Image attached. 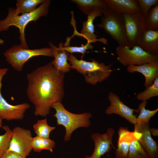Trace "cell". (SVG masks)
<instances>
[{"label": "cell", "instance_id": "1", "mask_svg": "<svg viewBox=\"0 0 158 158\" xmlns=\"http://www.w3.org/2000/svg\"><path fill=\"white\" fill-rule=\"evenodd\" d=\"M64 77V73L57 71L51 61L27 74L26 94L35 116L46 117L54 103L62 102Z\"/></svg>", "mask_w": 158, "mask_h": 158}, {"label": "cell", "instance_id": "2", "mask_svg": "<svg viewBox=\"0 0 158 158\" xmlns=\"http://www.w3.org/2000/svg\"><path fill=\"white\" fill-rule=\"evenodd\" d=\"M51 1H45L34 11L29 13L16 15L13 8H9L6 18L0 20V32L8 30L10 27L14 26L19 30L20 44L24 48H29L25 40V31L26 26L31 21L36 22L41 17L47 16L49 11Z\"/></svg>", "mask_w": 158, "mask_h": 158}, {"label": "cell", "instance_id": "3", "mask_svg": "<svg viewBox=\"0 0 158 158\" xmlns=\"http://www.w3.org/2000/svg\"><path fill=\"white\" fill-rule=\"evenodd\" d=\"M87 61L82 59H78L73 54H69L68 61L70 62L71 69H75L83 75L87 83L95 85L108 78L111 75L112 64L106 65L94 59Z\"/></svg>", "mask_w": 158, "mask_h": 158}, {"label": "cell", "instance_id": "4", "mask_svg": "<svg viewBox=\"0 0 158 158\" xmlns=\"http://www.w3.org/2000/svg\"><path fill=\"white\" fill-rule=\"evenodd\" d=\"M52 108L56 111L53 116L56 119L57 125H62L65 128V141L70 140L72 133L76 129L80 127H88L90 125V119L92 116L90 113H72L67 110L60 102L54 103Z\"/></svg>", "mask_w": 158, "mask_h": 158}, {"label": "cell", "instance_id": "5", "mask_svg": "<svg viewBox=\"0 0 158 158\" xmlns=\"http://www.w3.org/2000/svg\"><path fill=\"white\" fill-rule=\"evenodd\" d=\"M4 56L6 61L15 70L21 72L25 64L30 59L41 56L53 57V54L50 47L31 49L24 48L20 44L8 49L4 53Z\"/></svg>", "mask_w": 158, "mask_h": 158}, {"label": "cell", "instance_id": "6", "mask_svg": "<svg viewBox=\"0 0 158 158\" xmlns=\"http://www.w3.org/2000/svg\"><path fill=\"white\" fill-rule=\"evenodd\" d=\"M96 26L104 29L119 45L127 47L122 15L109 8L103 14L101 23Z\"/></svg>", "mask_w": 158, "mask_h": 158}, {"label": "cell", "instance_id": "7", "mask_svg": "<svg viewBox=\"0 0 158 158\" xmlns=\"http://www.w3.org/2000/svg\"><path fill=\"white\" fill-rule=\"evenodd\" d=\"M116 51L117 60L125 66L140 65L158 60V55L149 54L137 45L132 49L118 45L116 48Z\"/></svg>", "mask_w": 158, "mask_h": 158}, {"label": "cell", "instance_id": "8", "mask_svg": "<svg viewBox=\"0 0 158 158\" xmlns=\"http://www.w3.org/2000/svg\"><path fill=\"white\" fill-rule=\"evenodd\" d=\"M125 27L127 47L132 49L137 45L145 30V17L141 12L122 15Z\"/></svg>", "mask_w": 158, "mask_h": 158}, {"label": "cell", "instance_id": "9", "mask_svg": "<svg viewBox=\"0 0 158 158\" xmlns=\"http://www.w3.org/2000/svg\"><path fill=\"white\" fill-rule=\"evenodd\" d=\"M12 131V138L7 151H13L26 157L32 150L33 137L31 131L19 126L15 127Z\"/></svg>", "mask_w": 158, "mask_h": 158}, {"label": "cell", "instance_id": "10", "mask_svg": "<svg viewBox=\"0 0 158 158\" xmlns=\"http://www.w3.org/2000/svg\"><path fill=\"white\" fill-rule=\"evenodd\" d=\"M4 77L3 75L0 73V118L7 121L22 120L26 111L30 108V105L26 102L13 105L6 101L1 92Z\"/></svg>", "mask_w": 158, "mask_h": 158}, {"label": "cell", "instance_id": "11", "mask_svg": "<svg viewBox=\"0 0 158 158\" xmlns=\"http://www.w3.org/2000/svg\"><path fill=\"white\" fill-rule=\"evenodd\" d=\"M108 99L110 105L105 110L107 115L115 114L125 118L130 123L135 124L137 115L134 114L135 112L139 113L138 109H135L130 108L125 105L120 99L119 97L112 92L108 95Z\"/></svg>", "mask_w": 158, "mask_h": 158}, {"label": "cell", "instance_id": "12", "mask_svg": "<svg viewBox=\"0 0 158 158\" xmlns=\"http://www.w3.org/2000/svg\"><path fill=\"white\" fill-rule=\"evenodd\" d=\"M115 133L114 129L109 128L104 134L92 133L91 137L94 142V150L91 156H86L85 158H101L109 152L111 150L112 146L114 147L112 141Z\"/></svg>", "mask_w": 158, "mask_h": 158}, {"label": "cell", "instance_id": "13", "mask_svg": "<svg viewBox=\"0 0 158 158\" xmlns=\"http://www.w3.org/2000/svg\"><path fill=\"white\" fill-rule=\"evenodd\" d=\"M149 122L134 124V130L141 134L138 139L150 158H158V147L157 142L152 138Z\"/></svg>", "mask_w": 158, "mask_h": 158}, {"label": "cell", "instance_id": "14", "mask_svg": "<svg viewBox=\"0 0 158 158\" xmlns=\"http://www.w3.org/2000/svg\"><path fill=\"white\" fill-rule=\"evenodd\" d=\"M118 133L117 148L115 153L116 158H126L130 144L140 137L141 134L137 131H130L127 127H120Z\"/></svg>", "mask_w": 158, "mask_h": 158}, {"label": "cell", "instance_id": "15", "mask_svg": "<svg viewBox=\"0 0 158 158\" xmlns=\"http://www.w3.org/2000/svg\"><path fill=\"white\" fill-rule=\"evenodd\" d=\"M102 13L98 11H94L90 12L87 16V20L83 23L82 27L80 32L76 35L86 39L87 42L89 43L99 41L105 44H107L106 39L104 38L98 39L97 35L94 33V21L96 18L102 17Z\"/></svg>", "mask_w": 158, "mask_h": 158}, {"label": "cell", "instance_id": "16", "mask_svg": "<svg viewBox=\"0 0 158 158\" xmlns=\"http://www.w3.org/2000/svg\"><path fill=\"white\" fill-rule=\"evenodd\" d=\"M127 70L131 73L138 72L143 75L145 78L144 86L146 87L151 85L158 77V60L140 65H130L127 66Z\"/></svg>", "mask_w": 158, "mask_h": 158}, {"label": "cell", "instance_id": "17", "mask_svg": "<svg viewBox=\"0 0 158 158\" xmlns=\"http://www.w3.org/2000/svg\"><path fill=\"white\" fill-rule=\"evenodd\" d=\"M137 45L149 54L158 55V31L145 30Z\"/></svg>", "mask_w": 158, "mask_h": 158}, {"label": "cell", "instance_id": "18", "mask_svg": "<svg viewBox=\"0 0 158 158\" xmlns=\"http://www.w3.org/2000/svg\"><path fill=\"white\" fill-rule=\"evenodd\" d=\"M49 44L53 51L54 59L51 62L54 68L57 71L64 74L70 71V64L68 62L69 53L50 42Z\"/></svg>", "mask_w": 158, "mask_h": 158}, {"label": "cell", "instance_id": "19", "mask_svg": "<svg viewBox=\"0 0 158 158\" xmlns=\"http://www.w3.org/2000/svg\"><path fill=\"white\" fill-rule=\"evenodd\" d=\"M104 0L109 8L121 15L140 12L136 0Z\"/></svg>", "mask_w": 158, "mask_h": 158}, {"label": "cell", "instance_id": "20", "mask_svg": "<svg viewBox=\"0 0 158 158\" xmlns=\"http://www.w3.org/2000/svg\"><path fill=\"white\" fill-rule=\"evenodd\" d=\"M77 7L85 15L91 12L98 11L103 14L109 8L105 0H72Z\"/></svg>", "mask_w": 158, "mask_h": 158}, {"label": "cell", "instance_id": "21", "mask_svg": "<svg viewBox=\"0 0 158 158\" xmlns=\"http://www.w3.org/2000/svg\"><path fill=\"white\" fill-rule=\"evenodd\" d=\"M45 0H17L16 8L13 11L16 15L31 13L37 8V6Z\"/></svg>", "mask_w": 158, "mask_h": 158}, {"label": "cell", "instance_id": "22", "mask_svg": "<svg viewBox=\"0 0 158 158\" xmlns=\"http://www.w3.org/2000/svg\"><path fill=\"white\" fill-rule=\"evenodd\" d=\"M55 146L54 141L49 138H44L37 136L32 138V147L34 152H40L42 150H46L52 152Z\"/></svg>", "mask_w": 158, "mask_h": 158}, {"label": "cell", "instance_id": "23", "mask_svg": "<svg viewBox=\"0 0 158 158\" xmlns=\"http://www.w3.org/2000/svg\"><path fill=\"white\" fill-rule=\"evenodd\" d=\"M33 127L36 136L44 138H49L50 133L56 128L48 124L46 118L38 120Z\"/></svg>", "mask_w": 158, "mask_h": 158}, {"label": "cell", "instance_id": "24", "mask_svg": "<svg viewBox=\"0 0 158 158\" xmlns=\"http://www.w3.org/2000/svg\"><path fill=\"white\" fill-rule=\"evenodd\" d=\"M147 103V101H144L139 104L138 109L139 110L140 114L137 117L136 123L141 124L149 122L151 118L157 112L158 108L153 110L146 109Z\"/></svg>", "mask_w": 158, "mask_h": 158}, {"label": "cell", "instance_id": "25", "mask_svg": "<svg viewBox=\"0 0 158 158\" xmlns=\"http://www.w3.org/2000/svg\"><path fill=\"white\" fill-rule=\"evenodd\" d=\"M126 158H150L138 139L130 145Z\"/></svg>", "mask_w": 158, "mask_h": 158}, {"label": "cell", "instance_id": "26", "mask_svg": "<svg viewBox=\"0 0 158 158\" xmlns=\"http://www.w3.org/2000/svg\"><path fill=\"white\" fill-rule=\"evenodd\" d=\"M145 28L158 31V5L151 8L145 16Z\"/></svg>", "mask_w": 158, "mask_h": 158}, {"label": "cell", "instance_id": "27", "mask_svg": "<svg viewBox=\"0 0 158 158\" xmlns=\"http://www.w3.org/2000/svg\"><path fill=\"white\" fill-rule=\"evenodd\" d=\"M158 96V77L154 81L152 84L147 87L143 91L138 93L137 99L142 101H147L152 97Z\"/></svg>", "mask_w": 158, "mask_h": 158}, {"label": "cell", "instance_id": "28", "mask_svg": "<svg viewBox=\"0 0 158 158\" xmlns=\"http://www.w3.org/2000/svg\"><path fill=\"white\" fill-rule=\"evenodd\" d=\"M5 133L0 135V157L8 149L12 135V131L7 126H3Z\"/></svg>", "mask_w": 158, "mask_h": 158}, {"label": "cell", "instance_id": "29", "mask_svg": "<svg viewBox=\"0 0 158 158\" xmlns=\"http://www.w3.org/2000/svg\"><path fill=\"white\" fill-rule=\"evenodd\" d=\"M58 47L64 50L71 54L74 53H80L84 55L87 50L92 49L93 47L90 43L87 42L85 45L80 47L64 46L62 42H60L59 44Z\"/></svg>", "mask_w": 158, "mask_h": 158}, {"label": "cell", "instance_id": "30", "mask_svg": "<svg viewBox=\"0 0 158 158\" xmlns=\"http://www.w3.org/2000/svg\"><path fill=\"white\" fill-rule=\"evenodd\" d=\"M140 12L145 17L152 7L158 5V0H137Z\"/></svg>", "mask_w": 158, "mask_h": 158}, {"label": "cell", "instance_id": "31", "mask_svg": "<svg viewBox=\"0 0 158 158\" xmlns=\"http://www.w3.org/2000/svg\"><path fill=\"white\" fill-rule=\"evenodd\" d=\"M0 158H26L19 154L12 151H7Z\"/></svg>", "mask_w": 158, "mask_h": 158}, {"label": "cell", "instance_id": "32", "mask_svg": "<svg viewBox=\"0 0 158 158\" xmlns=\"http://www.w3.org/2000/svg\"><path fill=\"white\" fill-rule=\"evenodd\" d=\"M150 131L151 135L154 136H157L158 135V129L155 128H150Z\"/></svg>", "mask_w": 158, "mask_h": 158}, {"label": "cell", "instance_id": "33", "mask_svg": "<svg viewBox=\"0 0 158 158\" xmlns=\"http://www.w3.org/2000/svg\"><path fill=\"white\" fill-rule=\"evenodd\" d=\"M4 43V41L3 40L0 39V44H3Z\"/></svg>", "mask_w": 158, "mask_h": 158}, {"label": "cell", "instance_id": "34", "mask_svg": "<svg viewBox=\"0 0 158 158\" xmlns=\"http://www.w3.org/2000/svg\"><path fill=\"white\" fill-rule=\"evenodd\" d=\"M2 127V120L0 118V128Z\"/></svg>", "mask_w": 158, "mask_h": 158}]
</instances>
